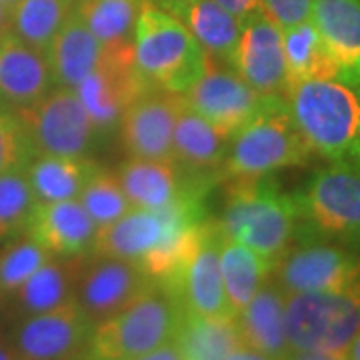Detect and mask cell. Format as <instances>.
<instances>
[{
  "label": "cell",
  "instance_id": "cell-1",
  "mask_svg": "<svg viewBox=\"0 0 360 360\" xmlns=\"http://www.w3.org/2000/svg\"><path fill=\"white\" fill-rule=\"evenodd\" d=\"M226 184L224 208L217 219L222 236L248 246L274 269L292 248L298 231L295 196L269 176Z\"/></svg>",
  "mask_w": 360,
  "mask_h": 360
},
{
  "label": "cell",
  "instance_id": "cell-2",
  "mask_svg": "<svg viewBox=\"0 0 360 360\" xmlns=\"http://www.w3.org/2000/svg\"><path fill=\"white\" fill-rule=\"evenodd\" d=\"M296 129L312 153L338 167L360 170V94L328 80H307L286 92Z\"/></svg>",
  "mask_w": 360,
  "mask_h": 360
},
{
  "label": "cell",
  "instance_id": "cell-3",
  "mask_svg": "<svg viewBox=\"0 0 360 360\" xmlns=\"http://www.w3.org/2000/svg\"><path fill=\"white\" fill-rule=\"evenodd\" d=\"M132 52L153 86L182 96L202 78L208 65L206 52L188 28L155 0H142Z\"/></svg>",
  "mask_w": 360,
  "mask_h": 360
},
{
  "label": "cell",
  "instance_id": "cell-4",
  "mask_svg": "<svg viewBox=\"0 0 360 360\" xmlns=\"http://www.w3.org/2000/svg\"><path fill=\"white\" fill-rule=\"evenodd\" d=\"M312 155L296 129L284 96L272 98L250 122L232 134L220 167V180H257L276 170L304 165Z\"/></svg>",
  "mask_w": 360,
  "mask_h": 360
},
{
  "label": "cell",
  "instance_id": "cell-5",
  "mask_svg": "<svg viewBox=\"0 0 360 360\" xmlns=\"http://www.w3.org/2000/svg\"><path fill=\"white\" fill-rule=\"evenodd\" d=\"M182 307L167 288L153 284L124 310L94 324L89 354L94 360H136L174 340Z\"/></svg>",
  "mask_w": 360,
  "mask_h": 360
},
{
  "label": "cell",
  "instance_id": "cell-6",
  "mask_svg": "<svg viewBox=\"0 0 360 360\" xmlns=\"http://www.w3.org/2000/svg\"><path fill=\"white\" fill-rule=\"evenodd\" d=\"M292 196L298 208L296 234L302 240L360 246V170L321 168Z\"/></svg>",
  "mask_w": 360,
  "mask_h": 360
},
{
  "label": "cell",
  "instance_id": "cell-7",
  "mask_svg": "<svg viewBox=\"0 0 360 360\" xmlns=\"http://www.w3.org/2000/svg\"><path fill=\"white\" fill-rule=\"evenodd\" d=\"M284 324L290 350L347 352L360 333V278L336 290L286 295Z\"/></svg>",
  "mask_w": 360,
  "mask_h": 360
},
{
  "label": "cell",
  "instance_id": "cell-8",
  "mask_svg": "<svg viewBox=\"0 0 360 360\" xmlns=\"http://www.w3.org/2000/svg\"><path fill=\"white\" fill-rule=\"evenodd\" d=\"M34 153L54 156H89L98 130L75 89H52L42 101L16 110Z\"/></svg>",
  "mask_w": 360,
  "mask_h": 360
},
{
  "label": "cell",
  "instance_id": "cell-9",
  "mask_svg": "<svg viewBox=\"0 0 360 360\" xmlns=\"http://www.w3.org/2000/svg\"><path fill=\"white\" fill-rule=\"evenodd\" d=\"M150 86L136 66L132 44L104 46L101 63L82 78L77 94L101 134L115 129L129 104Z\"/></svg>",
  "mask_w": 360,
  "mask_h": 360
},
{
  "label": "cell",
  "instance_id": "cell-10",
  "mask_svg": "<svg viewBox=\"0 0 360 360\" xmlns=\"http://www.w3.org/2000/svg\"><path fill=\"white\" fill-rule=\"evenodd\" d=\"M272 98L252 89L232 66L208 58L202 78L184 94L186 106L208 120L222 134L232 136L264 110Z\"/></svg>",
  "mask_w": 360,
  "mask_h": 360
},
{
  "label": "cell",
  "instance_id": "cell-11",
  "mask_svg": "<svg viewBox=\"0 0 360 360\" xmlns=\"http://www.w3.org/2000/svg\"><path fill=\"white\" fill-rule=\"evenodd\" d=\"M94 322L75 302L22 316L11 333V347L22 360H70L89 352Z\"/></svg>",
  "mask_w": 360,
  "mask_h": 360
},
{
  "label": "cell",
  "instance_id": "cell-12",
  "mask_svg": "<svg viewBox=\"0 0 360 360\" xmlns=\"http://www.w3.org/2000/svg\"><path fill=\"white\" fill-rule=\"evenodd\" d=\"M284 295L336 290L360 278V257L347 246L304 240L290 248L272 269Z\"/></svg>",
  "mask_w": 360,
  "mask_h": 360
},
{
  "label": "cell",
  "instance_id": "cell-13",
  "mask_svg": "<svg viewBox=\"0 0 360 360\" xmlns=\"http://www.w3.org/2000/svg\"><path fill=\"white\" fill-rule=\"evenodd\" d=\"M153 284L134 262L86 255L78 272L75 300L90 321L98 324L127 309Z\"/></svg>",
  "mask_w": 360,
  "mask_h": 360
},
{
  "label": "cell",
  "instance_id": "cell-14",
  "mask_svg": "<svg viewBox=\"0 0 360 360\" xmlns=\"http://www.w3.org/2000/svg\"><path fill=\"white\" fill-rule=\"evenodd\" d=\"M186 101L182 94L150 86L136 96L120 118V141L129 156L172 160V134Z\"/></svg>",
  "mask_w": 360,
  "mask_h": 360
},
{
  "label": "cell",
  "instance_id": "cell-15",
  "mask_svg": "<svg viewBox=\"0 0 360 360\" xmlns=\"http://www.w3.org/2000/svg\"><path fill=\"white\" fill-rule=\"evenodd\" d=\"M232 68L262 96L286 98L283 30L258 6L240 18V39Z\"/></svg>",
  "mask_w": 360,
  "mask_h": 360
},
{
  "label": "cell",
  "instance_id": "cell-16",
  "mask_svg": "<svg viewBox=\"0 0 360 360\" xmlns=\"http://www.w3.org/2000/svg\"><path fill=\"white\" fill-rule=\"evenodd\" d=\"M220 243L222 232L217 219H206L200 234V243L182 270L180 278L170 290L176 296L182 312L206 319L234 316L224 292L222 270H220Z\"/></svg>",
  "mask_w": 360,
  "mask_h": 360
},
{
  "label": "cell",
  "instance_id": "cell-17",
  "mask_svg": "<svg viewBox=\"0 0 360 360\" xmlns=\"http://www.w3.org/2000/svg\"><path fill=\"white\" fill-rule=\"evenodd\" d=\"M132 208H165L186 194L210 193L212 184L188 179L174 162L130 156L115 172Z\"/></svg>",
  "mask_w": 360,
  "mask_h": 360
},
{
  "label": "cell",
  "instance_id": "cell-18",
  "mask_svg": "<svg viewBox=\"0 0 360 360\" xmlns=\"http://www.w3.org/2000/svg\"><path fill=\"white\" fill-rule=\"evenodd\" d=\"M310 20L335 63V80L360 94V0H314Z\"/></svg>",
  "mask_w": 360,
  "mask_h": 360
},
{
  "label": "cell",
  "instance_id": "cell-19",
  "mask_svg": "<svg viewBox=\"0 0 360 360\" xmlns=\"http://www.w3.org/2000/svg\"><path fill=\"white\" fill-rule=\"evenodd\" d=\"M51 63L44 52L8 32L0 39V101L14 110L32 106L54 89Z\"/></svg>",
  "mask_w": 360,
  "mask_h": 360
},
{
  "label": "cell",
  "instance_id": "cell-20",
  "mask_svg": "<svg viewBox=\"0 0 360 360\" xmlns=\"http://www.w3.org/2000/svg\"><path fill=\"white\" fill-rule=\"evenodd\" d=\"M96 231V224L77 198L37 202L25 234L37 240L52 257L68 258L90 255Z\"/></svg>",
  "mask_w": 360,
  "mask_h": 360
},
{
  "label": "cell",
  "instance_id": "cell-21",
  "mask_svg": "<svg viewBox=\"0 0 360 360\" xmlns=\"http://www.w3.org/2000/svg\"><path fill=\"white\" fill-rule=\"evenodd\" d=\"M231 136L222 134L208 120L184 106L172 134V160L188 179L214 184L229 150Z\"/></svg>",
  "mask_w": 360,
  "mask_h": 360
},
{
  "label": "cell",
  "instance_id": "cell-22",
  "mask_svg": "<svg viewBox=\"0 0 360 360\" xmlns=\"http://www.w3.org/2000/svg\"><path fill=\"white\" fill-rule=\"evenodd\" d=\"M158 4L188 28L210 60L232 66L240 39V18L214 0H158Z\"/></svg>",
  "mask_w": 360,
  "mask_h": 360
},
{
  "label": "cell",
  "instance_id": "cell-23",
  "mask_svg": "<svg viewBox=\"0 0 360 360\" xmlns=\"http://www.w3.org/2000/svg\"><path fill=\"white\" fill-rule=\"evenodd\" d=\"M284 300L286 295L274 281H266L258 288L250 302L236 314L245 347L274 360H284L292 352L286 338Z\"/></svg>",
  "mask_w": 360,
  "mask_h": 360
},
{
  "label": "cell",
  "instance_id": "cell-24",
  "mask_svg": "<svg viewBox=\"0 0 360 360\" xmlns=\"http://www.w3.org/2000/svg\"><path fill=\"white\" fill-rule=\"evenodd\" d=\"M86 257V255H84ZM84 257H52L20 288L8 296L18 319L42 314L75 302L77 281Z\"/></svg>",
  "mask_w": 360,
  "mask_h": 360
},
{
  "label": "cell",
  "instance_id": "cell-25",
  "mask_svg": "<svg viewBox=\"0 0 360 360\" xmlns=\"http://www.w3.org/2000/svg\"><path fill=\"white\" fill-rule=\"evenodd\" d=\"M101 167L89 156H54L34 153L25 172L37 202L77 200Z\"/></svg>",
  "mask_w": 360,
  "mask_h": 360
},
{
  "label": "cell",
  "instance_id": "cell-26",
  "mask_svg": "<svg viewBox=\"0 0 360 360\" xmlns=\"http://www.w3.org/2000/svg\"><path fill=\"white\" fill-rule=\"evenodd\" d=\"M103 54L104 44L90 32L77 8L46 52L54 84L77 90L82 78L101 63Z\"/></svg>",
  "mask_w": 360,
  "mask_h": 360
},
{
  "label": "cell",
  "instance_id": "cell-27",
  "mask_svg": "<svg viewBox=\"0 0 360 360\" xmlns=\"http://www.w3.org/2000/svg\"><path fill=\"white\" fill-rule=\"evenodd\" d=\"M174 345L182 360H226L236 348L245 347L236 316L206 319L182 314Z\"/></svg>",
  "mask_w": 360,
  "mask_h": 360
},
{
  "label": "cell",
  "instance_id": "cell-28",
  "mask_svg": "<svg viewBox=\"0 0 360 360\" xmlns=\"http://www.w3.org/2000/svg\"><path fill=\"white\" fill-rule=\"evenodd\" d=\"M286 84L336 78V68L312 20L283 30ZM288 92V90H286Z\"/></svg>",
  "mask_w": 360,
  "mask_h": 360
},
{
  "label": "cell",
  "instance_id": "cell-29",
  "mask_svg": "<svg viewBox=\"0 0 360 360\" xmlns=\"http://www.w3.org/2000/svg\"><path fill=\"white\" fill-rule=\"evenodd\" d=\"M220 270L224 292L234 316L245 309L272 274V266L255 250L224 236L220 243Z\"/></svg>",
  "mask_w": 360,
  "mask_h": 360
},
{
  "label": "cell",
  "instance_id": "cell-30",
  "mask_svg": "<svg viewBox=\"0 0 360 360\" xmlns=\"http://www.w3.org/2000/svg\"><path fill=\"white\" fill-rule=\"evenodd\" d=\"M80 0H18L11 11V32L28 46L49 52Z\"/></svg>",
  "mask_w": 360,
  "mask_h": 360
},
{
  "label": "cell",
  "instance_id": "cell-31",
  "mask_svg": "<svg viewBox=\"0 0 360 360\" xmlns=\"http://www.w3.org/2000/svg\"><path fill=\"white\" fill-rule=\"evenodd\" d=\"M142 0H80L78 14L104 46L132 44Z\"/></svg>",
  "mask_w": 360,
  "mask_h": 360
},
{
  "label": "cell",
  "instance_id": "cell-32",
  "mask_svg": "<svg viewBox=\"0 0 360 360\" xmlns=\"http://www.w3.org/2000/svg\"><path fill=\"white\" fill-rule=\"evenodd\" d=\"M37 198L28 184L25 168L0 174V240L25 234Z\"/></svg>",
  "mask_w": 360,
  "mask_h": 360
},
{
  "label": "cell",
  "instance_id": "cell-33",
  "mask_svg": "<svg viewBox=\"0 0 360 360\" xmlns=\"http://www.w3.org/2000/svg\"><path fill=\"white\" fill-rule=\"evenodd\" d=\"M78 202L84 206L96 229H104L112 224L115 220L122 219L127 212L132 210L122 186L118 184L115 172L98 170L90 182L84 186V191L78 196Z\"/></svg>",
  "mask_w": 360,
  "mask_h": 360
},
{
  "label": "cell",
  "instance_id": "cell-34",
  "mask_svg": "<svg viewBox=\"0 0 360 360\" xmlns=\"http://www.w3.org/2000/svg\"><path fill=\"white\" fill-rule=\"evenodd\" d=\"M51 258V252L28 234L13 238V243L0 252V296L13 295Z\"/></svg>",
  "mask_w": 360,
  "mask_h": 360
},
{
  "label": "cell",
  "instance_id": "cell-35",
  "mask_svg": "<svg viewBox=\"0 0 360 360\" xmlns=\"http://www.w3.org/2000/svg\"><path fill=\"white\" fill-rule=\"evenodd\" d=\"M34 148L16 110L0 106V174L25 168Z\"/></svg>",
  "mask_w": 360,
  "mask_h": 360
},
{
  "label": "cell",
  "instance_id": "cell-36",
  "mask_svg": "<svg viewBox=\"0 0 360 360\" xmlns=\"http://www.w3.org/2000/svg\"><path fill=\"white\" fill-rule=\"evenodd\" d=\"M314 0H258V6L281 30L310 20Z\"/></svg>",
  "mask_w": 360,
  "mask_h": 360
},
{
  "label": "cell",
  "instance_id": "cell-37",
  "mask_svg": "<svg viewBox=\"0 0 360 360\" xmlns=\"http://www.w3.org/2000/svg\"><path fill=\"white\" fill-rule=\"evenodd\" d=\"M214 2H219L222 8H226L236 18H243L248 13H252L255 8H258V0H214Z\"/></svg>",
  "mask_w": 360,
  "mask_h": 360
},
{
  "label": "cell",
  "instance_id": "cell-38",
  "mask_svg": "<svg viewBox=\"0 0 360 360\" xmlns=\"http://www.w3.org/2000/svg\"><path fill=\"white\" fill-rule=\"evenodd\" d=\"M284 360H350L347 352H310V350H292Z\"/></svg>",
  "mask_w": 360,
  "mask_h": 360
},
{
  "label": "cell",
  "instance_id": "cell-39",
  "mask_svg": "<svg viewBox=\"0 0 360 360\" xmlns=\"http://www.w3.org/2000/svg\"><path fill=\"white\" fill-rule=\"evenodd\" d=\"M136 360H182V356H180L179 348H176L174 340H172V342L156 348V350H153V352H148V354H144V356Z\"/></svg>",
  "mask_w": 360,
  "mask_h": 360
},
{
  "label": "cell",
  "instance_id": "cell-40",
  "mask_svg": "<svg viewBox=\"0 0 360 360\" xmlns=\"http://www.w3.org/2000/svg\"><path fill=\"white\" fill-rule=\"evenodd\" d=\"M226 360H274V359H270V356L262 354V352H257V350H252V348L240 347V348H236V350H234Z\"/></svg>",
  "mask_w": 360,
  "mask_h": 360
},
{
  "label": "cell",
  "instance_id": "cell-41",
  "mask_svg": "<svg viewBox=\"0 0 360 360\" xmlns=\"http://www.w3.org/2000/svg\"><path fill=\"white\" fill-rule=\"evenodd\" d=\"M11 32V8L0 2V39Z\"/></svg>",
  "mask_w": 360,
  "mask_h": 360
},
{
  "label": "cell",
  "instance_id": "cell-42",
  "mask_svg": "<svg viewBox=\"0 0 360 360\" xmlns=\"http://www.w3.org/2000/svg\"><path fill=\"white\" fill-rule=\"evenodd\" d=\"M0 360H22V359L16 354V350L11 347V342H8V340H2V338H0Z\"/></svg>",
  "mask_w": 360,
  "mask_h": 360
},
{
  "label": "cell",
  "instance_id": "cell-43",
  "mask_svg": "<svg viewBox=\"0 0 360 360\" xmlns=\"http://www.w3.org/2000/svg\"><path fill=\"white\" fill-rule=\"evenodd\" d=\"M347 356L350 360H360V333L356 335V338L352 340V345L348 347Z\"/></svg>",
  "mask_w": 360,
  "mask_h": 360
},
{
  "label": "cell",
  "instance_id": "cell-44",
  "mask_svg": "<svg viewBox=\"0 0 360 360\" xmlns=\"http://www.w3.org/2000/svg\"><path fill=\"white\" fill-rule=\"evenodd\" d=\"M0 2H2L4 6H8V8L13 11V6H14V4H16V2H18V0H0Z\"/></svg>",
  "mask_w": 360,
  "mask_h": 360
},
{
  "label": "cell",
  "instance_id": "cell-45",
  "mask_svg": "<svg viewBox=\"0 0 360 360\" xmlns=\"http://www.w3.org/2000/svg\"><path fill=\"white\" fill-rule=\"evenodd\" d=\"M70 360H94V359L90 356L89 352H84V354H80V356H75V359H70Z\"/></svg>",
  "mask_w": 360,
  "mask_h": 360
}]
</instances>
